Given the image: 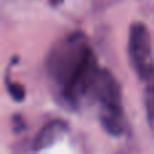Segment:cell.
Masks as SVG:
<instances>
[{
	"label": "cell",
	"mask_w": 154,
	"mask_h": 154,
	"mask_svg": "<svg viewBox=\"0 0 154 154\" xmlns=\"http://www.w3.org/2000/svg\"><path fill=\"white\" fill-rule=\"evenodd\" d=\"M91 99L99 103L97 118L103 130L115 138L123 135L127 122L122 104V89L115 76L106 68L99 70Z\"/></svg>",
	"instance_id": "7a4b0ae2"
},
{
	"label": "cell",
	"mask_w": 154,
	"mask_h": 154,
	"mask_svg": "<svg viewBox=\"0 0 154 154\" xmlns=\"http://www.w3.org/2000/svg\"><path fill=\"white\" fill-rule=\"evenodd\" d=\"M5 85H7L8 95L14 99V101L22 103V101L26 99V89H24V87L20 84V82H15V81L7 80V81H5Z\"/></svg>",
	"instance_id": "8992f818"
},
{
	"label": "cell",
	"mask_w": 154,
	"mask_h": 154,
	"mask_svg": "<svg viewBox=\"0 0 154 154\" xmlns=\"http://www.w3.org/2000/svg\"><path fill=\"white\" fill-rule=\"evenodd\" d=\"M128 61L139 80L146 81L154 73L152 35L143 22H133L128 29Z\"/></svg>",
	"instance_id": "3957f363"
},
{
	"label": "cell",
	"mask_w": 154,
	"mask_h": 154,
	"mask_svg": "<svg viewBox=\"0 0 154 154\" xmlns=\"http://www.w3.org/2000/svg\"><path fill=\"white\" fill-rule=\"evenodd\" d=\"M11 128H12L14 134H20L27 128V125L24 122L23 116L19 114H15L11 116Z\"/></svg>",
	"instance_id": "52a82bcc"
},
{
	"label": "cell",
	"mask_w": 154,
	"mask_h": 154,
	"mask_svg": "<svg viewBox=\"0 0 154 154\" xmlns=\"http://www.w3.org/2000/svg\"><path fill=\"white\" fill-rule=\"evenodd\" d=\"M45 69L58 89L64 106L77 111L85 99H91L100 68L85 32L77 30L51 46Z\"/></svg>",
	"instance_id": "6da1fadb"
},
{
	"label": "cell",
	"mask_w": 154,
	"mask_h": 154,
	"mask_svg": "<svg viewBox=\"0 0 154 154\" xmlns=\"http://www.w3.org/2000/svg\"><path fill=\"white\" fill-rule=\"evenodd\" d=\"M69 131V125L64 119H54L48 122L37 134L31 143V149L34 152H42L56 145L65 134Z\"/></svg>",
	"instance_id": "277c9868"
},
{
	"label": "cell",
	"mask_w": 154,
	"mask_h": 154,
	"mask_svg": "<svg viewBox=\"0 0 154 154\" xmlns=\"http://www.w3.org/2000/svg\"><path fill=\"white\" fill-rule=\"evenodd\" d=\"M143 91V103L146 109V119L149 123V127L154 131V73L145 81Z\"/></svg>",
	"instance_id": "5b68a950"
}]
</instances>
